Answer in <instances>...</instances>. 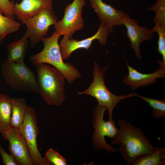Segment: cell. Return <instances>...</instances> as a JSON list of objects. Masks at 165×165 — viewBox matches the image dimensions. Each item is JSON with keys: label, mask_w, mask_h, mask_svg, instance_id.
<instances>
[{"label": "cell", "mask_w": 165, "mask_h": 165, "mask_svg": "<svg viewBox=\"0 0 165 165\" xmlns=\"http://www.w3.org/2000/svg\"><path fill=\"white\" fill-rule=\"evenodd\" d=\"M117 122L119 129L110 145H119V152L127 165H133L138 157L155 150L156 147L152 145L141 129L124 119Z\"/></svg>", "instance_id": "1"}, {"label": "cell", "mask_w": 165, "mask_h": 165, "mask_svg": "<svg viewBox=\"0 0 165 165\" xmlns=\"http://www.w3.org/2000/svg\"><path fill=\"white\" fill-rule=\"evenodd\" d=\"M35 66L38 94L49 105H61L66 98L64 76L57 68L47 64Z\"/></svg>", "instance_id": "2"}, {"label": "cell", "mask_w": 165, "mask_h": 165, "mask_svg": "<svg viewBox=\"0 0 165 165\" xmlns=\"http://www.w3.org/2000/svg\"><path fill=\"white\" fill-rule=\"evenodd\" d=\"M61 35L56 31L48 37H43L42 40L44 44L40 52L31 56L29 60L35 66L41 64H48L59 70L69 83L81 77L78 70L69 62H64L62 58L58 40Z\"/></svg>", "instance_id": "3"}, {"label": "cell", "mask_w": 165, "mask_h": 165, "mask_svg": "<svg viewBox=\"0 0 165 165\" xmlns=\"http://www.w3.org/2000/svg\"><path fill=\"white\" fill-rule=\"evenodd\" d=\"M107 67L102 69L95 62L93 72V79L89 87L85 90L78 93V94H86L92 96L97 100L98 105L107 108L108 118H112L113 111L116 105L121 100L136 96L133 92L123 95H117L112 93L105 84L104 75Z\"/></svg>", "instance_id": "4"}, {"label": "cell", "mask_w": 165, "mask_h": 165, "mask_svg": "<svg viewBox=\"0 0 165 165\" xmlns=\"http://www.w3.org/2000/svg\"><path fill=\"white\" fill-rule=\"evenodd\" d=\"M1 70L4 81L13 90L38 94L35 73L24 63H17L6 60L2 64Z\"/></svg>", "instance_id": "5"}, {"label": "cell", "mask_w": 165, "mask_h": 165, "mask_svg": "<svg viewBox=\"0 0 165 165\" xmlns=\"http://www.w3.org/2000/svg\"><path fill=\"white\" fill-rule=\"evenodd\" d=\"M106 108L98 105H96L93 112L92 124L94 129L92 136L93 144L95 149L97 151L101 150L112 154L119 152V149L109 145L105 140L107 136L112 138L117 133L118 129L112 118H108L107 121L104 119Z\"/></svg>", "instance_id": "6"}, {"label": "cell", "mask_w": 165, "mask_h": 165, "mask_svg": "<svg viewBox=\"0 0 165 165\" xmlns=\"http://www.w3.org/2000/svg\"><path fill=\"white\" fill-rule=\"evenodd\" d=\"M18 130L27 143L34 165H49L42 156L37 147L36 139L38 129L35 111L31 107L28 106L24 120Z\"/></svg>", "instance_id": "7"}, {"label": "cell", "mask_w": 165, "mask_h": 165, "mask_svg": "<svg viewBox=\"0 0 165 165\" xmlns=\"http://www.w3.org/2000/svg\"><path fill=\"white\" fill-rule=\"evenodd\" d=\"M86 4V0H73L68 4L65 8L62 18L54 25L55 31L61 36L67 35L72 38L75 33L84 27L82 10Z\"/></svg>", "instance_id": "8"}, {"label": "cell", "mask_w": 165, "mask_h": 165, "mask_svg": "<svg viewBox=\"0 0 165 165\" xmlns=\"http://www.w3.org/2000/svg\"><path fill=\"white\" fill-rule=\"evenodd\" d=\"M58 20L57 17L51 10H45L21 22L27 28L23 37L30 40L31 46H35L47 34L49 27Z\"/></svg>", "instance_id": "9"}, {"label": "cell", "mask_w": 165, "mask_h": 165, "mask_svg": "<svg viewBox=\"0 0 165 165\" xmlns=\"http://www.w3.org/2000/svg\"><path fill=\"white\" fill-rule=\"evenodd\" d=\"M109 33L105 24L100 22L97 31L91 37L77 40L72 38H70L68 35H63L59 43L63 59H68L72 53L77 50L84 49L88 50L91 47L93 41L95 39L98 40L100 44L105 45L107 41Z\"/></svg>", "instance_id": "10"}, {"label": "cell", "mask_w": 165, "mask_h": 165, "mask_svg": "<svg viewBox=\"0 0 165 165\" xmlns=\"http://www.w3.org/2000/svg\"><path fill=\"white\" fill-rule=\"evenodd\" d=\"M9 142L8 148L18 165H34L27 143L18 130L11 128L1 134Z\"/></svg>", "instance_id": "11"}, {"label": "cell", "mask_w": 165, "mask_h": 165, "mask_svg": "<svg viewBox=\"0 0 165 165\" xmlns=\"http://www.w3.org/2000/svg\"><path fill=\"white\" fill-rule=\"evenodd\" d=\"M89 0L100 22L105 24L109 33L112 31L114 26L122 25L123 20L130 17L123 11L117 10L102 0Z\"/></svg>", "instance_id": "12"}, {"label": "cell", "mask_w": 165, "mask_h": 165, "mask_svg": "<svg viewBox=\"0 0 165 165\" xmlns=\"http://www.w3.org/2000/svg\"><path fill=\"white\" fill-rule=\"evenodd\" d=\"M121 24L127 28V36L130 42L131 48L133 50L138 59L141 60L140 44L144 41L151 40L153 38V33L146 26H139L137 20L131 19L130 17L123 20Z\"/></svg>", "instance_id": "13"}, {"label": "cell", "mask_w": 165, "mask_h": 165, "mask_svg": "<svg viewBox=\"0 0 165 165\" xmlns=\"http://www.w3.org/2000/svg\"><path fill=\"white\" fill-rule=\"evenodd\" d=\"M160 65L155 72L149 74H144L130 66L127 63L128 73L123 79V82L129 86L132 90H135L139 87L147 86L156 82L160 78L165 77V65L160 61H157Z\"/></svg>", "instance_id": "14"}, {"label": "cell", "mask_w": 165, "mask_h": 165, "mask_svg": "<svg viewBox=\"0 0 165 165\" xmlns=\"http://www.w3.org/2000/svg\"><path fill=\"white\" fill-rule=\"evenodd\" d=\"M53 0H22L15 4V16L22 22L46 10L53 9Z\"/></svg>", "instance_id": "15"}, {"label": "cell", "mask_w": 165, "mask_h": 165, "mask_svg": "<svg viewBox=\"0 0 165 165\" xmlns=\"http://www.w3.org/2000/svg\"><path fill=\"white\" fill-rule=\"evenodd\" d=\"M28 43V39L22 37L20 39L8 45L7 60L17 63H24V57Z\"/></svg>", "instance_id": "16"}, {"label": "cell", "mask_w": 165, "mask_h": 165, "mask_svg": "<svg viewBox=\"0 0 165 165\" xmlns=\"http://www.w3.org/2000/svg\"><path fill=\"white\" fill-rule=\"evenodd\" d=\"M12 110V98L6 94H0V133L1 134L11 128Z\"/></svg>", "instance_id": "17"}, {"label": "cell", "mask_w": 165, "mask_h": 165, "mask_svg": "<svg viewBox=\"0 0 165 165\" xmlns=\"http://www.w3.org/2000/svg\"><path fill=\"white\" fill-rule=\"evenodd\" d=\"M11 127L18 130L22 123L28 105L24 98H12Z\"/></svg>", "instance_id": "18"}, {"label": "cell", "mask_w": 165, "mask_h": 165, "mask_svg": "<svg viewBox=\"0 0 165 165\" xmlns=\"http://www.w3.org/2000/svg\"><path fill=\"white\" fill-rule=\"evenodd\" d=\"M165 164V147H156L152 153L138 157L133 165H160Z\"/></svg>", "instance_id": "19"}, {"label": "cell", "mask_w": 165, "mask_h": 165, "mask_svg": "<svg viewBox=\"0 0 165 165\" xmlns=\"http://www.w3.org/2000/svg\"><path fill=\"white\" fill-rule=\"evenodd\" d=\"M20 26L19 22L0 12V46L6 36L17 31Z\"/></svg>", "instance_id": "20"}, {"label": "cell", "mask_w": 165, "mask_h": 165, "mask_svg": "<svg viewBox=\"0 0 165 165\" xmlns=\"http://www.w3.org/2000/svg\"><path fill=\"white\" fill-rule=\"evenodd\" d=\"M136 96L140 97L147 102L152 109V116L155 119H159L165 116V99L162 100L147 97L136 94Z\"/></svg>", "instance_id": "21"}, {"label": "cell", "mask_w": 165, "mask_h": 165, "mask_svg": "<svg viewBox=\"0 0 165 165\" xmlns=\"http://www.w3.org/2000/svg\"><path fill=\"white\" fill-rule=\"evenodd\" d=\"M148 10L156 13L153 20V23L158 22L165 27V0H156V2L148 8Z\"/></svg>", "instance_id": "22"}, {"label": "cell", "mask_w": 165, "mask_h": 165, "mask_svg": "<svg viewBox=\"0 0 165 165\" xmlns=\"http://www.w3.org/2000/svg\"><path fill=\"white\" fill-rule=\"evenodd\" d=\"M151 31L153 33H157L158 35V51L162 56V64L165 65V27L156 22Z\"/></svg>", "instance_id": "23"}, {"label": "cell", "mask_w": 165, "mask_h": 165, "mask_svg": "<svg viewBox=\"0 0 165 165\" xmlns=\"http://www.w3.org/2000/svg\"><path fill=\"white\" fill-rule=\"evenodd\" d=\"M44 158L49 165H67L66 159L52 148L47 150Z\"/></svg>", "instance_id": "24"}, {"label": "cell", "mask_w": 165, "mask_h": 165, "mask_svg": "<svg viewBox=\"0 0 165 165\" xmlns=\"http://www.w3.org/2000/svg\"><path fill=\"white\" fill-rule=\"evenodd\" d=\"M15 3L9 0H0V12L4 15L14 19Z\"/></svg>", "instance_id": "25"}, {"label": "cell", "mask_w": 165, "mask_h": 165, "mask_svg": "<svg viewBox=\"0 0 165 165\" xmlns=\"http://www.w3.org/2000/svg\"><path fill=\"white\" fill-rule=\"evenodd\" d=\"M0 154L3 163L5 165H18L13 156L7 153L2 146L0 143Z\"/></svg>", "instance_id": "26"}]
</instances>
